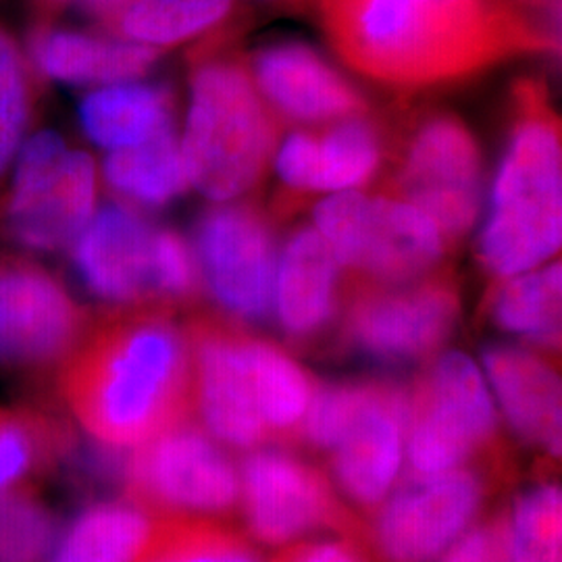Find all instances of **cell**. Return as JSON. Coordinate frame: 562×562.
<instances>
[{"instance_id": "obj_16", "label": "cell", "mask_w": 562, "mask_h": 562, "mask_svg": "<svg viewBox=\"0 0 562 562\" xmlns=\"http://www.w3.org/2000/svg\"><path fill=\"white\" fill-rule=\"evenodd\" d=\"M238 482L244 519L259 542L283 546L338 519L322 473L280 448L248 454Z\"/></svg>"}, {"instance_id": "obj_33", "label": "cell", "mask_w": 562, "mask_h": 562, "mask_svg": "<svg viewBox=\"0 0 562 562\" xmlns=\"http://www.w3.org/2000/svg\"><path fill=\"white\" fill-rule=\"evenodd\" d=\"M34 90L13 41L0 32V181L20 153L32 117Z\"/></svg>"}, {"instance_id": "obj_12", "label": "cell", "mask_w": 562, "mask_h": 562, "mask_svg": "<svg viewBox=\"0 0 562 562\" xmlns=\"http://www.w3.org/2000/svg\"><path fill=\"white\" fill-rule=\"evenodd\" d=\"M88 329V315L59 280L27 262H0V367H60Z\"/></svg>"}, {"instance_id": "obj_28", "label": "cell", "mask_w": 562, "mask_h": 562, "mask_svg": "<svg viewBox=\"0 0 562 562\" xmlns=\"http://www.w3.org/2000/svg\"><path fill=\"white\" fill-rule=\"evenodd\" d=\"M250 355L259 383L262 419L269 436L288 438L301 429L315 383L280 346L250 336Z\"/></svg>"}, {"instance_id": "obj_13", "label": "cell", "mask_w": 562, "mask_h": 562, "mask_svg": "<svg viewBox=\"0 0 562 562\" xmlns=\"http://www.w3.org/2000/svg\"><path fill=\"white\" fill-rule=\"evenodd\" d=\"M485 480L471 469L423 475L385 501L375 543L387 562H431L464 536L482 510Z\"/></svg>"}, {"instance_id": "obj_30", "label": "cell", "mask_w": 562, "mask_h": 562, "mask_svg": "<svg viewBox=\"0 0 562 562\" xmlns=\"http://www.w3.org/2000/svg\"><path fill=\"white\" fill-rule=\"evenodd\" d=\"M134 562H261L234 531L199 519H161Z\"/></svg>"}, {"instance_id": "obj_1", "label": "cell", "mask_w": 562, "mask_h": 562, "mask_svg": "<svg viewBox=\"0 0 562 562\" xmlns=\"http://www.w3.org/2000/svg\"><path fill=\"white\" fill-rule=\"evenodd\" d=\"M323 21L344 60L394 88H427L542 48L496 0H322Z\"/></svg>"}, {"instance_id": "obj_27", "label": "cell", "mask_w": 562, "mask_h": 562, "mask_svg": "<svg viewBox=\"0 0 562 562\" xmlns=\"http://www.w3.org/2000/svg\"><path fill=\"white\" fill-rule=\"evenodd\" d=\"M234 0H130L117 27L125 41L144 46H173L213 27Z\"/></svg>"}, {"instance_id": "obj_7", "label": "cell", "mask_w": 562, "mask_h": 562, "mask_svg": "<svg viewBox=\"0 0 562 562\" xmlns=\"http://www.w3.org/2000/svg\"><path fill=\"white\" fill-rule=\"evenodd\" d=\"M97 165L57 132L21 144L7 202L9 232L30 250L74 246L97 209Z\"/></svg>"}, {"instance_id": "obj_4", "label": "cell", "mask_w": 562, "mask_h": 562, "mask_svg": "<svg viewBox=\"0 0 562 562\" xmlns=\"http://www.w3.org/2000/svg\"><path fill=\"white\" fill-rule=\"evenodd\" d=\"M180 146L190 186L209 201H236L261 181L278 146V121L238 60H204L194 69Z\"/></svg>"}, {"instance_id": "obj_37", "label": "cell", "mask_w": 562, "mask_h": 562, "mask_svg": "<svg viewBox=\"0 0 562 562\" xmlns=\"http://www.w3.org/2000/svg\"><path fill=\"white\" fill-rule=\"evenodd\" d=\"M276 562H364L352 546L340 542L304 543Z\"/></svg>"}, {"instance_id": "obj_18", "label": "cell", "mask_w": 562, "mask_h": 562, "mask_svg": "<svg viewBox=\"0 0 562 562\" xmlns=\"http://www.w3.org/2000/svg\"><path fill=\"white\" fill-rule=\"evenodd\" d=\"M262 99L285 120L323 123L362 117L367 101L357 86L304 42H276L252 60Z\"/></svg>"}, {"instance_id": "obj_32", "label": "cell", "mask_w": 562, "mask_h": 562, "mask_svg": "<svg viewBox=\"0 0 562 562\" xmlns=\"http://www.w3.org/2000/svg\"><path fill=\"white\" fill-rule=\"evenodd\" d=\"M59 519L36 492L0 498V562H48Z\"/></svg>"}, {"instance_id": "obj_2", "label": "cell", "mask_w": 562, "mask_h": 562, "mask_svg": "<svg viewBox=\"0 0 562 562\" xmlns=\"http://www.w3.org/2000/svg\"><path fill=\"white\" fill-rule=\"evenodd\" d=\"M60 396L104 448L134 450L194 408L188 329L157 311L90 325L59 367Z\"/></svg>"}, {"instance_id": "obj_23", "label": "cell", "mask_w": 562, "mask_h": 562, "mask_svg": "<svg viewBox=\"0 0 562 562\" xmlns=\"http://www.w3.org/2000/svg\"><path fill=\"white\" fill-rule=\"evenodd\" d=\"M173 113L176 101L167 86L136 80L101 86L80 104L86 136L109 153L173 130Z\"/></svg>"}, {"instance_id": "obj_6", "label": "cell", "mask_w": 562, "mask_h": 562, "mask_svg": "<svg viewBox=\"0 0 562 562\" xmlns=\"http://www.w3.org/2000/svg\"><path fill=\"white\" fill-rule=\"evenodd\" d=\"M496 436L492 392L467 355L443 352L408 387L406 457L417 477L459 469Z\"/></svg>"}, {"instance_id": "obj_36", "label": "cell", "mask_w": 562, "mask_h": 562, "mask_svg": "<svg viewBox=\"0 0 562 562\" xmlns=\"http://www.w3.org/2000/svg\"><path fill=\"white\" fill-rule=\"evenodd\" d=\"M442 557V562H506V521L467 531Z\"/></svg>"}, {"instance_id": "obj_10", "label": "cell", "mask_w": 562, "mask_h": 562, "mask_svg": "<svg viewBox=\"0 0 562 562\" xmlns=\"http://www.w3.org/2000/svg\"><path fill=\"white\" fill-rule=\"evenodd\" d=\"M461 301L450 278L367 285L346 313L341 338L367 359L404 364L434 357L452 338Z\"/></svg>"}, {"instance_id": "obj_19", "label": "cell", "mask_w": 562, "mask_h": 562, "mask_svg": "<svg viewBox=\"0 0 562 562\" xmlns=\"http://www.w3.org/2000/svg\"><path fill=\"white\" fill-rule=\"evenodd\" d=\"M483 367L508 425L522 442L561 457V378L540 355L510 344L483 350Z\"/></svg>"}, {"instance_id": "obj_29", "label": "cell", "mask_w": 562, "mask_h": 562, "mask_svg": "<svg viewBox=\"0 0 562 562\" xmlns=\"http://www.w3.org/2000/svg\"><path fill=\"white\" fill-rule=\"evenodd\" d=\"M382 159V136L371 121L341 120L317 136V192L359 190L378 173Z\"/></svg>"}, {"instance_id": "obj_3", "label": "cell", "mask_w": 562, "mask_h": 562, "mask_svg": "<svg viewBox=\"0 0 562 562\" xmlns=\"http://www.w3.org/2000/svg\"><path fill=\"white\" fill-rule=\"evenodd\" d=\"M561 241V121L542 86L521 81L477 241L480 262L498 280L515 278L557 257Z\"/></svg>"}, {"instance_id": "obj_9", "label": "cell", "mask_w": 562, "mask_h": 562, "mask_svg": "<svg viewBox=\"0 0 562 562\" xmlns=\"http://www.w3.org/2000/svg\"><path fill=\"white\" fill-rule=\"evenodd\" d=\"M394 190L436 223L446 240L469 234L483 204V155L473 132L450 113L423 120L404 144Z\"/></svg>"}, {"instance_id": "obj_14", "label": "cell", "mask_w": 562, "mask_h": 562, "mask_svg": "<svg viewBox=\"0 0 562 562\" xmlns=\"http://www.w3.org/2000/svg\"><path fill=\"white\" fill-rule=\"evenodd\" d=\"M194 367V406L204 431L232 448H259L269 429L261 411L250 336L229 325L196 319L188 327Z\"/></svg>"}, {"instance_id": "obj_31", "label": "cell", "mask_w": 562, "mask_h": 562, "mask_svg": "<svg viewBox=\"0 0 562 562\" xmlns=\"http://www.w3.org/2000/svg\"><path fill=\"white\" fill-rule=\"evenodd\" d=\"M561 554V485H533L517 498L506 522V562H562Z\"/></svg>"}, {"instance_id": "obj_35", "label": "cell", "mask_w": 562, "mask_h": 562, "mask_svg": "<svg viewBox=\"0 0 562 562\" xmlns=\"http://www.w3.org/2000/svg\"><path fill=\"white\" fill-rule=\"evenodd\" d=\"M280 180L296 192H317V136L294 132L276 155Z\"/></svg>"}, {"instance_id": "obj_5", "label": "cell", "mask_w": 562, "mask_h": 562, "mask_svg": "<svg viewBox=\"0 0 562 562\" xmlns=\"http://www.w3.org/2000/svg\"><path fill=\"white\" fill-rule=\"evenodd\" d=\"M315 229L340 267L383 285L427 278L442 261L448 244L417 206L359 190L323 199L315 209Z\"/></svg>"}, {"instance_id": "obj_24", "label": "cell", "mask_w": 562, "mask_h": 562, "mask_svg": "<svg viewBox=\"0 0 562 562\" xmlns=\"http://www.w3.org/2000/svg\"><path fill=\"white\" fill-rule=\"evenodd\" d=\"M153 527L134 503L90 504L59 536L48 562H134Z\"/></svg>"}, {"instance_id": "obj_25", "label": "cell", "mask_w": 562, "mask_h": 562, "mask_svg": "<svg viewBox=\"0 0 562 562\" xmlns=\"http://www.w3.org/2000/svg\"><path fill=\"white\" fill-rule=\"evenodd\" d=\"M102 173L111 190L148 209L165 206L190 188L180 138L173 130L136 146L111 150Z\"/></svg>"}, {"instance_id": "obj_11", "label": "cell", "mask_w": 562, "mask_h": 562, "mask_svg": "<svg viewBox=\"0 0 562 562\" xmlns=\"http://www.w3.org/2000/svg\"><path fill=\"white\" fill-rule=\"evenodd\" d=\"M194 257L223 311L250 323L273 315L278 244L261 211L227 202L209 209L196 225Z\"/></svg>"}, {"instance_id": "obj_21", "label": "cell", "mask_w": 562, "mask_h": 562, "mask_svg": "<svg viewBox=\"0 0 562 562\" xmlns=\"http://www.w3.org/2000/svg\"><path fill=\"white\" fill-rule=\"evenodd\" d=\"M78 450L69 423L38 406H0V498L36 492Z\"/></svg>"}, {"instance_id": "obj_8", "label": "cell", "mask_w": 562, "mask_h": 562, "mask_svg": "<svg viewBox=\"0 0 562 562\" xmlns=\"http://www.w3.org/2000/svg\"><path fill=\"white\" fill-rule=\"evenodd\" d=\"M121 483L132 503L162 519L225 515L240 494L232 459L188 419L134 448Z\"/></svg>"}, {"instance_id": "obj_22", "label": "cell", "mask_w": 562, "mask_h": 562, "mask_svg": "<svg viewBox=\"0 0 562 562\" xmlns=\"http://www.w3.org/2000/svg\"><path fill=\"white\" fill-rule=\"evenodd\" d=\"M159 50L132 41H111L71 30H48L32 41V60L50 80L109 86L142 78Z\"/></svg>"}, {"instance_id": "obj_20", "label": "cell", "mask_w": 562, "mask_h": 562, "mask_svg": "<svg viewBox=\"0 0 562 562\" xmlns=\"http://www.w3.org/2000/svg\"><path fill=\"white\" fill-rule=\"evenodd\" d=\"M340 262L315 227H301L278 255L273 315L285 336L308 340L338 311Z\"/></svg>"}, {"instance_id": "obj_38", "label": "cell", "mask_w": 562, "mask_h": 562, "mask_svg": "<svg viewBox=\"0 0 562 562\" xmlns=\"http://www.w3.org/2000/svg\"><path fill=\"white\" fill-rule=\"evenodd\" d=\"M50 2H57V4H78L86 13L90 15H97L104 21H113L117 23L123 13V9L127 7L130 0H50Z\"/></svg>"}, {"instance_id": "obj_34", "label": "cell", "mask_w": 562, "mask_h": 562, "mask_svg": "<svg viewBox=\"0 0 562 562\" xmlns=\"http://www.w3.org/2000/svg\"><path fill=\"white\" fill-rule=\"evenodd\" d=\"M157 290L162 304L188 301L199 285V265L190 244L173 229H157L155 240Z\"/></svg>"}, {"instance_id": "obj_26", "label": "cell", "mask_w": 562, "mask_h": 562, "mask_svg": "<svg viewBox=\"0 0 562 562\" xmlns=\"http://www.w3.org/2000/svg\"><path fill=\"white\" fill-rule=\"evenodd\" d=\"M561 261L506 278L490 299V317L506 334L538 346L561 341Z\"/></svg>"}, {"instance_id": "obj_17", "label": "cell", "mask_w": 562, "mask_h": 562, "mask_svg": "<svg viewBox=\"0 0 562 562\" xmlns=\"http://www.w3.org/2000/svg\"><path fill=\"white\" fill-rule=\"evenodd\" d=\"M157 229L125 204L102 206L74 241V265L83 285L121 306L157 304Z\"/></svg>"}, {"instance_id": "obj_15", "label": "cell", "mask_w": 562, "mask_h": 562, "mask_svg": "<svg viewBox=\"0 0 562 562\" xmlns=\"http://www.w3.org/2000/svg\"><path fill=\"white\" fill-rule=\"evenodd\" d=\"M408 387L390 380H357L355 401L331 462L341 492L359 506L385 501L406 452Z\"/></svg>"}]
</instances>
